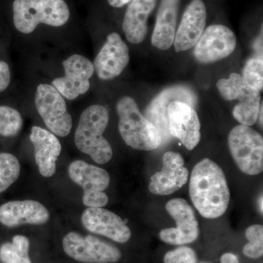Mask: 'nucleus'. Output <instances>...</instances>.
<instances>
[{
    "mask_svg": "<svg viewBox=\"0 0 263 263\" xmlns=\"http://www.w3.org/2000/svg\"><path fill=\"white\" fill-rule=\"evenodd\" d=\"M129 52L121 36L118 33H110L93 63L98 77L108 81L120 75L129 64Z\"/></svg>",
    "mask_w": 263,
    "mask_h": 263,
    "instance_id": "14",
    "label": "nucleus"
},
{
    "mask_svg": "<svg viewBox=\"0 0 263 263\" xmlns=\"http://www.w3.org/2000/svg\"><path fill=\"white\" fill-rule=\"evenodd\" d=\"M200 263H212V262H200Z\"/></svg>",
    "mask_w": 263,
    "mask_h": 263,
    "instance_id": "35",
    "label": "nucleus"
},
{
    "mask_svg": "<svg viewBox=\"0 0 263 263\" xmlns=\"http://www.w3.org/2000/svg\"><path fill=\"white\" fill-rule=\"evenodd\" d=\"M21 166L14 155L0 154V194L16 181L20 175Z\"/></svg>",
    "mask_w": 263,
    "mask_h": 263,
    "instance_id": "24",
    "label": "nucleus"
},
{
    "mask_svg": "<svg viewBox=\"0 0 263 263\" xmlns=\"http://www.w3.org/2000/svg\"><path fill=\"white\" fill-rule=\"evenodd\" d=\"M165 208L177 226L162 230L160 233L161 240L172 245H188L195 241L199 234L198 223L190 204L182 198H176L170 200Z\"/></svg>",
    "mask_w": 263,
    "mask_h": 263,
    "instance_id": "9",
    "label": "nucleus"
},
{
    "mask_svg": "<svg viewBox=\"0 0 263 263\" xmlns=\"http://www.w3.org/2000/svg\"><path fill=\"white\" fill-rule=\"evenodd\" d=\"M157 0H132L124 15L123 31L129 42L138 44L148 32V18L155 10Z\"/></svg>",
    "mask_w": 263,
    "mask_h": 263,
    "instance_id": "20",
    "label": "nucleus"
},
{
    "mask_svg": "<svg viewBox=\"0 0 263 263\" xmlns=\"http://www.w3.org/2000/svg\"><path fill=\"white\" fill-rule=\"evenodd\" d=\"M180 0H161L152 43L158 49L165 51L172 46L177 25Z\"/></svg>",
    "mask_w": 263,
    "mask_h": 263,
    "instance_id": "21",
    "label": "nucleus"
},
{
    "mask_svg": "<svg viewBox=\"0 0 263 263\" xmlns=\"http://www.w3.org/2000/svg\"><path fill=\"white\" fill-rule=\"evenodd\" d=\"M195 251L190 247H181L167 252L164 255V263H197Z\"/></svg>",
    "mask_w": 263,
    "mask_h": 263,
    "instance_id": "28",
    "label": "nucleus"
},
{
    "mask_svg": "<svg viewBox=\"0 0 263 263\" xmlns=\"http://www.w3.org/2000/svg\"><path fill=\"white\" fill-rule=\"evenodd\" d=\"M167 127L170 135L179 139L188 150L194 149L200 143V119L196 110L188 104L180 101L169 104Z\"/></svg>",
    "mask_w": 263,
    "mask_h": 263,
    "instance_id": "11",
    "label": "nucleus"
},
{
    "mask_svg": "<svg viewBox=\"0 0 263 263\" xmlns=\"http://www.w3.org/2000/svg\"><path fill=\"white\" fill-rule=\"evenodd\" d=\"M29 240L22 235H16L12 243L0 247V260L3 263H32L29 257Z\"/></svg>",
    "mask_w": 263,
    "mask_h": 263,
    "instance_id": "23",
    "label": "nucleus"
},
{
    "mask_svg": "<svg viewBox=\"0 0 263 263\" xmlns=\"http://www.w3.org/2000/svg\"><path fill=\"white\" fill-rule=\"evenodd\" d=\"M108 202V197L103 192L84 193L83 203L88 208H103Z\"/></svg>",
    "mask_w": 263,
    "mask_h": 263,
    "instance_id": "29",
    "label": "nucleus"
},
{
    "mask_svg": "<svg viewBox=\"0 0 263 263\" xmlns=\"http://www.w3.org/2000/svg\"><path fill=\"white\" fill-rule=\"evenodd\" d=\"M68 174L71 180L82 187L84 193L103 192L110 183V176L105 170L82 160L70 163Z\"/></svg>",
    "mask_w": 263,
    "mask_h": 263,
    "instance_id": "22",
    "label": "nucleus"
},
{
    "mask_svg": "<svg viewBox=\"0 0 263 263\" xmlns=\"http://www.w3.org/2000/svg\"><path fill=\"white\" fill-rule=\"evenodd\" d=\"M262 113H263L262 104H261L260 108H259L258 118H259V123H261V126H262Z\"/></svg>",
    "mask_w": 263,
    "mask_h": 263,
    "instance_id": "33",
    "label": "nucleus"
},
{
    "mask_svg": "<svg viewBox=\"0 0 263 263\" xmlns=\"http://www.w3.org/2000/svg\"><path fill=\"white\" fill-rule=\"evenodd\" d=\"M216 87L227 101L238 100L233 114L240 124L250 127L255 124L261 105L260 91L249 86L238 73L230 74L228 79L218 81Z\"/></svg>",
    "mask_w": 263,
    "mask_h": 263,
    "instance_id": "6",
    "label": "nucleus"
},
{
    "mask_svg": "<svg viewBox=\"0 0 263 263\" xmlns=\"http://www.w3.org/2000/svg\"><path fill=\"white\" fill-rule=\"evenodd\" d=\"M188 170L180 154L167 152L162 158V167L160 172L151 177L148 189L157 195H168L176 193L187 182Z\"/></svg>",
    "mask_w": 263,
    "mask_h": 263,
    "instance_id": "15",
    "label": "nucleus"
},
{
    "mask_svg": "<svg viewBox=\"0 0 263 263\" xmlns=\"http://www.w3.org/2000/svg\"><path fill=\"white\" fill-rule=\"evenodd\" d=\"M29 137L34 145V159L40 174L44 177H51L56 173L61 143L54 134L37 126L32 127Z\"/></svg>",
    "mask_w": 263,
    "mask_h": 263,
    "instance_id": "19",
    "label": "nucleus"
},
{
    "mask_svg": "<svg viewBox=\"0 0 263 263\" xmlns=\"http://www.w3.org/2000/svg\"><path fill=\"white\" fill-rule=\"evenodd\" d=\"M65 76L52 81V86L58 90L63 98L74 100L87 92L89 79L95 72L94 65L89 59L82 55L74 54L62 62Z\"/></svg>",
    "mask_w": 263,
    "mask_h": 263,
    "instance_id": "10",
    "label": "nucleus"
},
{
    "mask_svg": "<svg viewBox=\"0 0 263 263\" xmlns=\"http://www.w3.org/2000/svg\"><path fill=\"white\" fill-rule=\"evenodd\" d=\"M246 237L249 243L243 247L245 256L252 259H257L263 254V227L261 224H254L247 228Z\"/></svg>",
    "mask_w": 263,
    "mask_h": 263,
    "instance_id": "26",
    "label": "nucleus"
},
{
    "mask_svg": "<svg viewBox=\"0 0 263 263\" xmlns=\"http://www.w3.org/2000/svg\"><path fill=\"white\" fill-rule=\"evenodd\" d=\"M22 126L23 119L18 110L6 105H0V136H16Z\"/></svg>",
    "mask_w": 263,
    "mask_h": 263,
    "instance_id": "25",
    "label": "nucleus"
},
{
    "mask_svg": "<svg viewBox=\"0 0 263 263\" xmlns=\"http://www.w3.org/2000/svg\"><path fill=\"white\" fill-rule=\"evenodd\" d=\"M228 144L232 157L242 172L255 176L262 172V136L249 126H236L230 131Z\"/></svg>",
    "mask_w": 263,
    "mask_h": 263,
    "instance_id": "5",
    "label": "nucleus"
},
{
    "mask_svg": "<svg viewBox=\"0 0 263 263\" xmlns=\"http://www.w3.org/2000/svg\"><path fill=\"white\" fill-rule=\"evenodd\" d=\"M206 8L202 0H193L185 10L174 38L177 52L187 51L195 46L206 24Z\"/></svg>",
    "mask_w": 263,
    "mask_h": 263,
    "instance_id": "17",
    "label": "nucleus"
},
{
    "mask_svg": "<svg viewBox=\"0 0 263 263\" xmlns=\"http://www.w3.org/2000/svg\"><path fill=\"white\" fill-rule=\"evenodd\" d=\"M243 79L249 86L262 91L263 89L262 56L253 57L247 62L243 70Z\"/></svg>",
    "mask_w": 263,
    "mask_h": 263,
    "instance_id": "27",
    "label": "nucleus"
},
{
    "mask_svg": "<svg viewBox=\"0 0 263 263\" xmlns=\"http://www.w3.org/2000/svg\"><path fill=\"white\" fill-rule=\"evenodd\" d=\"M35 106L50 132L55 136L70 134L72 119L67 110L65 99L52 85L42 84L37 87Z\"/></svg>",
    "mask_w": 263,
    "mask_h": 263,
    "instance_id": "7",
    "label": "nucleus"
},
{
    "mask_svg": "<svg viewBox=\"0 0 263 263\" xmlns=\"http://www.w3.org/2000/svg\"><path fill=\"white\" fill-rule=\"evenodd\" d=\"M236 43L234 33L226 26L221 24L209 26L195 45V58L203 64L219 61L234 51Z\"/></svg>",
    "mask_w": 263,
    "mask_h": 263,
    "instance_id": "12",
    "label": "nucleus"
},
{
    "mask_svg": "<svg viewBox=\"0 0 263 263\" xmlns=\"http://www.w3.org/2000/svg\"><path fill=\"white\" fill-rule=\"evenodd\" d=\"M109 114L105 107L93 105L81 114L75 133L78 149L89 155L96 163H108L113 150L103 134L108 124Z\"/></svg>",
    "mask_w": 263,
    "mask_h": 263,
    "instance_id": "2",
    "label": "nucleus"
},
{
    "mask_svg": "<svg viewBox=\"0 0 263 263\" xmlns=\"http://www.w3.org/2000/svg\"><path fill=\"white\" fill-rule=\"evenodd\" d=\"M190 195L203 217L216 219L226 213L230 190L226 175L216 162L205 158L195 164L190 178Z\"/></svg>",
    "mask_w": 263,
    "mask_h": 263,
    "instance_id": "1",
    "label": "nucleus"
},
{
    "mask_svg": "<svg viewBox=\"0 0 263 263\" xmlns=\"http://www.w3.org/2000/svg\"><path fill=\"white\" fill-rule=\"evenodd\" d=\"M221 263H239L238 257L233 253L223 254L220 259Z\"/></svg>",
    "mask_w": 263,
    "mask_h": 263,
    "instance_id": "31",
    "label": "nucleus"
},
{
    "mask_svg": "<svg viewBox=\"0 0 263 263\" xmlns=\"http://www.w3.org/2000/svg\"><path fill=\"white\" fill-rule=\"evenodd\" d=\"M131 1L132 0H108L109 4L114 8H122Z\"/></svg>",
    "mask_w": 263,
    "mask_h": 263,
    "instance_id": "32",
    "label": "nucleus"
},
{
    "mask_svg": "<svg viewBox=\"0 0 263 263\" xmlns=\"http://www.w3.org/2000/svg\"><path fill=\"white\" fill-rule=\"evenodd\" d=\"M62 247L67 256L79 262L114 263L122 257L117 247L93 235L84 237L76 232L65 235Z\"/></svg>",
    "mask_w": 263,
    "mask_h": 263,
    "instance_id": "8",
    "label": "nucleus"
},
{
    "mask_svg": "<svg viewBox=\"0 0 263 263\" xmlns=\"http://www.w3.org/2000/svg\"><path fill=\"white\" fill-rule=\"evenodd\" d=\"M119 130L127 146L136 150L157 149L162 143L160 132L141 114L138 104L130 97L118 102Z\"/></svg>",
    "mask_w": 263,
    "mask_h": 263,
    "instance_id": "3",
    "label": "nucleus"
},
{
    "mask_svg": "<svg viewBox=\"0 0 263 263\" xmlns=\"http://www.w3.org/2000/svg\"><path fill=\"white\" fill-rule=\"evenodd\" d=\"M13 10L15 28L24 34L32 33L40 24L61 27L70 15L64 0H15Z\"/></svg>",
    "mask_w": 263,
    "mask_h": 263,
    "instance_id": "4",
    "label": "nucleus"
},
{
    "mask_svg": "<svg viewBox=\"0 0 263 263\" xmlns=\"http://www.w3.org/2000/svg\"><path fill=\"white\" fill-rule=\"evenodd\" d=\"M259 209H260L261 213L262 214V196L259 198Z\"/></svg>",
    "mask_w": 263,
    "mask_h": 263,
    "instance_id": "34",
    "label": "nucleus"
},
{
    "mask_svg": "<svg viewBox=\"0 0 263 263\" xmlns=\"http://www.w3.org/2000/svg\"><path fill=\"white\" fill-rule=\"evenodd\" d=\"M174 101L183 102L193 108L196 105L197 97L186 86H173L157 95L145 110L144 117L160 132L162 141H167L171 137L167 127V108Z\"/></svg>",
    "mask_w": 263,
    "mask_h": 263,
    "instance_id": "13",
    "label": "nucleus"
},
{
    "mask_svg": "<svg viewBox=\"0 0 263 263\" xmlns=\"http://www.w3.org/2000/svg\"><path fill=\"white\" fill-rule=\"evenodd\" d=\"M49 218L48 209L35 200H13L0 205V223L8 228L27 224L41 226Z\"/></svg>",
    "mask_w": 263,
    "mask_h": 263,
    "instance_id": "18",
    "label": "nucleus"
},
{
    "mask_svg": "<svg viewBox=\"0 0 263 263\" xmlns=\"http://www.w3.org/2000/svg\"><path fill=\"white\" fill-rule=\"evenodd\" d=\"M81 221L91 233L103 235L117 243H124L130 239L131 230L125 221L103 208H88L83 213Z\"/></svg>",
    "mask_w": 263,
    "mask_h": 263,
    "instance_id": "16",
    "label": "nucleus"
},
{
    "mask_svg": "<svg viewBox=\"0 0 263 263\" xmlns=\"http://www.w3.org/2000/svg\"><path fill=\"white\" fill-rule=\"evenodd\" d=\"M9 66L4 61L0 60V92H3L8 87L10 83Z\"/></svg>",
    "mask_w": 263,
    "mask_h": 263,
    "instance_id": "30",
    "label": "nucleus"
}]
</instances>
